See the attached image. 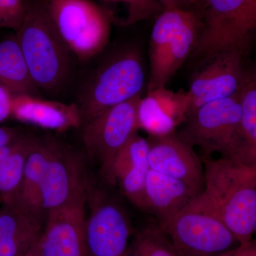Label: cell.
Segmentation results:
<instances>
[{"label": "cell", "mask_w": 256, "mask_h": 256, "mask_svg": "<svg viewBox=\"0 0 256 256\" xmlns=\"http://www.w3.org/2000/svg\"><path fill=\"white\" fill-rule=\"evenodd\" d=\"M54 142L52 140L36 139L26 158L20 188L9 204L44 224L46 220L40 208V192Z\"/></svg>", "instance_id": "18"}, {"label": "cell", "mask_w": 256, "mask_h": 256, "mask_svg": "<svg viewBox=\"0 0 256 256\" xmlns=\"http://www.w3.org/2000/svg\"><path fill=\"white\" fill-rule=\"evenodd\" d=\"M18 134H20L12 128L0 127V146L11 142Z\"/></svg>", "instance_id": "31"}, {"label": "cell", "mask_w": 256, "mask_h": 256, "mask_svg": "<svg viewBox=\"0 0 256 256\" xmlns=\"http://www.w3.org/2000/svg\"><path fill=\"white\" fill-rule=\"evenodd\" d=\"M245 58L238 50H226L196 64L186 92V119L207 102L238 94L249 70L245 65Z\"/></svg>", "instance_id": "10"}, {"label": "cell", "mask_w": 256, "mask_h": 256, "mask_svg": "<svg viewBox=\"0 0 256 256\" xmlns=\"http://www.w3.org/2000/svg\"><path fill=\"white\" fill-rule=\"evenodd\" d=\"M16 33L37 88L50 94L58 92L68 77L70 52L50 18L46 0L28 1V11Z\"/></svg>", "instance_id": "2"}, {"label": "cell", "mask_w": 256, "mask_h": 256, "mask_svg": "<svg viewBox=\"0 0 256 256\" xmlns=\"http://www.w3.org/2000/svg\"><path fill=\"white\" fill-rule=\"evenodd\" d=\"M216 256H256V242L252 240L248 244L239 245L230 250Z\"/></svg>", "instance_id": "28"}, {"label": "cell", "mask_w": 256, "mask_h": 256, "mask_svg": "<svg viewBox=\"0 0 256 256\" xmlns=\"http://www.w3.org/2000/svg\"><path fill=\"white\" fill-rule=\"evenodd\" d=\"M188 92H174L165 87L146 92L137 107L138 130H142L149 137H164L176 132V128L184 122L188 116Z\"/></svg>", "instance_id": "15"}, {"label": "cell", "mask_w": 256, "mask_h": 256, "mask_svg": "<svg viewBox=\"0 0 256 256\" xmlns=\"http://www.w3.org/2000/svg\"><path fill=\"white\" fill-rule=\"evenodd\" d=\"M44 224L14 207L0 208V256H26L41 237Z\"/></svg>", "instance_id": "21"}, {"label": "cell", "mask_w": 256, "mask_h": 256, "mask_svg": "<svg viewBox=\"0 0 256 256\" xmlns=\"http://www.w3.org/2000/svg\"><path fill=\"white\" fill-rule=\"evenodd\" d=\"M204 160L202 195L239 245L252 242L256 228V166L223 158Z\"/></svg>", "instance_id": "1"}, {"label": "cell", "mask_w": 256, "mask_h": 256, "mask_svg": "<svg viewBox=\"0 0 256 256\" xmlns=\"http://www.w3.org/2000/svg\"><path fill=\"white\" fill-rule=\"evenodd\" d=\"M198 37L190 58L196 64L220 52L247 57L255 40L256 0H196Z\"/></svg>", "instance_id": "3"}, {"label": "cell", "mask_w": 256, "mask_h": 256, "mask_svg": "<svg viewBox=\"0 0 256 256\" xmlns=\"http://www.w3.org/2000/svg\"><path fill=\"white\" fill-rule=\"evenodd\" d=\"M86 201L48 214L40 240L26 256H88L84 235Z\"/></svg>", "instance_id": "13"}, {"label": "cell", "mask_w": 256, "mask_h": 256, "mask_svg": "<svg viewBox=\"0 0 256 256\" xmlns=\"http://www.w3.org/2000/svg\"><path fill=\"white\" fill-rule=\"evenodd\" d=\"M150 168L188 184L202 193L204 188V168L192 146L176 132L164 137H149Z\"/></svg>", "instance_id": "14"}, {"label": "cell", "mask_w": 256, "mask_h": 256, "mask_svg": "<svg viewBox=\"0 0 256 256\" xmlns=\"http://www.w3.org/2000/svg\"><path fill=\"white\" fill-rule=\"evenodd\" d=\"M88 184L76 154L54 141L40 192V208L46 220L48 214L87 200Z\"/></svg>", "instance_id": "11"}, {"label": "cell", "mask_w": 256, "mask_h": 256, "mask_svg": "<svg viewBox=\"0 0 256 256\" xmlns=\"http://www.w3.org/2000/svg\"><path fill=\"white\" fill-rule=\"evenodd\" d=\"M242 108L237 94L210 101L198 108L176 132L180 139L194 148L200 146L206 156L218 152L228 158L233 148Z\"/></svg>", "instance_id": "9"}, {"label": "cell", "mask_w": 256, "mask_h": 256, "mask_svg": "<svg viewBox=\"0 0 256 256\" xmlns=\"http://www.w3.org/2000/svg\"><path fill=\"white\" fill-rule=\"evenodd\" d=\"M20 136L21 134H18V137L13 140L12 141H11V142L8 143V144L0 146V166L4 162L5 160L9 158L12 152L14 150L15 148L18 146Z\"/></svg>", "instance_id": "30"}, {"label": "cell", "mask_w": 256, "mask_h": 256, "mask_svg": "<svg viewBox=\"0 0 256 256\" xmlns=\"http://www.w3.org/2000/svg\"><path fill=\"white\" fill-rule=\"evenodd\" d=\"M110 4H122L128 10V16L122 24H132L146 20L153 15L158 14L164 8L156 0H101Z\"/></svg>", "instance_id": "25"}, {"label": "cell", "mask_w": 256, "mask_h": 256, "mask_svg": "<svg viewBox=\"0 0 256 256\" xmlns=\"http://www.w3.org/2000/svg\"><path fill=\"white\" fill-rule=\"evenodd\" d=\"M149 142L134 133L116 156L114 178L120 191L134 206L144 210V184L149 172Z\"/></svg>", "instance_id": "17"}, {"label": "cell", "mask_w": 256, "mask_h": 256, "mask_svg": "<svg viewBox=\"0 0 256 256\" xmlns=\"http://www.w3.org/2000/svg\"><path fill=\"white\" fill-rule=\"evenodd\" d=\"M36 138L20 136L18 146L0 166V200L4 204L12 201L22 178L25 162Z\"/></svg>", "instance_id": "23"}, {"label": "cell", "mask_w": 256, "mask_h": 256, "mask_svg": "<svg viewBox=\"0 0 256 256\" xmlns=\"http://www.w3.org/2000/svg\"><path fill=\"white\" fill-rule=\"evenodd\" d=\"M198 30V16L194 10L166 9L158 14L150 40L146 92L166 86L191 56Z\"/></svg>", "instance_id": "6"}, {"label": "cell", "mask_w": 256, "mask_h": 256, "mask_svg": "<svg viewBox=\"0 0 256 256\" xmlns=\"http://www.w3.org/2000/svg\"><path fill=\"white\" fill-rule=\"evenodd\" d=\"M84 226L88 256H124L130 244L131 225L127 214L114 200L94 192Z\"/></svg>", "instance_id": "12"}, {"label": "cell", "mask_w": 256, "mask_h": 256, "mask_svg": "<svg viewBox=\"0 0 256 256\" xmlns=\"http://www.w3.org/2000/svg\"><path fill=\"white\" fill-rule=\"evenodd\" d=\"M124 256H180L168 236L158 225L146 227L136 234Z\"/></svg>", "instance_id": "24"}, {"label": "cell", "mask_w": 256, "mask_h": 256, "mask_svg": "<svg viewBox=\"0 0 256 256\" xmlns=\"http://www.w3.org/2000/svg\"><path fill=\"white\" fill-rule=\"evenodd\" d=\"M164 10L182 9L194 11L196 0H156Z\"/></svg>", "instance_id": "29"}, {"label": "cell", "mask_w": 256, "mask_h": 256, "mask_svg": "<svg viewBox=\"0 0 256 256\" xmlns=\"http://www.w3.org/2000/svg\"><path fill=\"white\" fill-rule=\"evenodd\" d=\"M0 28H3L2 20L1 14H0Z\"/></svg>", "instance_id": "32"}, {"label": "cell", "mask_w": 256, "mask_h": 256, "mask_svg": "<svg viewBox=\"0 0 256 256\" xmlns=\"http://www.w3.org/2000/svg\"><path fill=\"white\" fill-rule=\"evenodd\" d=\"M46 4L60 38L80 62L94 58L107 46L110 16L92 0H46Z\"/></svg>", "instance_id": "7"}, {"label": "cell", "mask_w": 256, "mask_h": 256, "mask_svg": "<svg viewBox=\"0 0 256 256\" xmlns=\"http://www.w3.org/2000/svg\"><path fill=\"white\" fill-rule=\"evenodd\" d=\"M0 85L12 95L40 94L16 37L0 42Z\"/></svg>", "instance_id": "22"}, {"label": "cell", "mask_w": 256, "mask_h": 256, "mask_svg": "<svg viewBox=\"0 0 256 256\" xmlns=\"http://www.w3.org/2000/svg\"><path fill=\"white\" fill-rule=\"evenodd\" d=\"M28 0H0L3 28L18 31L28 11Z\"/></svg>", "instance_id": "26"}, {"label": "cell", "mask_w": 256, "mask_h": 256, "mask_svg": "<svg viewBox=\"0 0 256 256\" xmlns=\"http://www.w3.org/2000/svg\"><path fill=\"white\" fill-rule=\"evenodd\" d=\"M141 97L138 96L124 101L82 124V140L88 156L110 186L116 185V156L131 136L138 132L137 107Z\"/></svg>", "instance_id": "8"}, {"label": "cell", "mask_w": 256, "mask_h": 256, "mask_svg": "<svg viewBox=\"0 0 256 256\" xmlns=\"http://www.w3.org/2000/svg\"><path fill=\"white\" fill-rule=\"evenodd\" d=\"M158 226L180 256H216L238 244L201 193L182 210L158 220Z\"/></svg>", "instance_id": "5"}, {"label": "cell", "mask_w": 256, "mask_h": 256, "mask_svg": "<svg viewBox=\"0 0 256 256\" xmlns=\"http://www.w3.org/2000/svg\"><path fill=\"white\" fill-rule=\"evenodd\" d=\"M11 116L21 122L57 132H64L82 124L76 104L44 100L38 96L12 95Z\"/></svg>", "instance_id": "16"}, {"label": "cell", "mask_w": 256, "mask_h": 256, "mask_svg": "<svg viewBox=\"0 0 256 256\" xmlns=\"http://www.w3.org/2000/svg\"><path fill=\"white\" fill-rule=\"evenodd\" d=\"M12 98L11 92L0 85V122L11 116Z\"/></svg>", "instance_id": "27"}, {"label": "cell", "mask_w": 256, "mask_h": 256, "mask_svg": "<svg viewBox=\"0 0 256 256\" xmlns=\"http://www.w3.org/2000/svg\"><path fill=\"white\" fill-rule=\"evenodd\" d=\"M200 194L182 181L150 169L144 184V212L162 220L182 210Z\"/></svg>", "instance_id": "19"}, {"label": "cell", "mask_w": 256, "mask_h": 256, "mask_svg": "<svg viewBox=\"0 0 256 256\" xmlns=\"http://www.w3.org/2000/svg\"><path fill=\"white\" fill-rule=\"evenodd\" d=\"M242 116L236 136L228 159L249 166H256V74L249 68L238 90Z\"/></svg>", "instance_id": "20"}, {"label": "cell", "mask_w": 256, "mask_h": 256, "mask_svg": "<svg viewBox=\"0 0 256 256\" xmlns=\"http://www.w3.org/2000/svg\"><path fill=\"white\" fill-rule=\"evenodd\" d=\"M146 82L137 48L130 47L114 54L96 70L82 92L78 106L82 124L124 101L142 96Z\"/></svg>", "instance_id": "4"}]
</instances>
